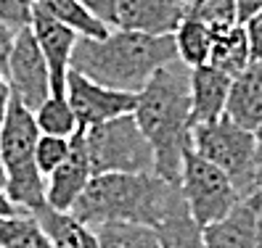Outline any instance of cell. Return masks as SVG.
<instances>
[{
  "instance_id": "cell-1",
  "label": "cell",
  "mask_w": 262,
  "mask_h": 248,
  "mask_svg": "<svg viewBox=\"0 0 262 248\" xmlns=\"http://www.w3.org/2000/svg\"><path fill=\"white\" fill-rule=\"evenodd\" d=\"M180 209H186L180 185L167 182L157 172H141L96 175L72 214L93 230L101 225H146L157 230Z\"/></svg>"
},
{
  "instance_id": "cell-2",
  "label": "cell",
  "mask_w": 262,
  "mask_h": 248,
  "mask_svg": "<svg viewBox=\"0 0 262 248\" xmlns=\"http://www.w3.org/2000/svg\"><path fill=\"white\" fill-rule=\"evenodd\" d=\"M135 119L154 148L157 175L180 185L183 156L191 148V69L183 61L162 66L138 92Z\"/></svg>"
},
{
  "instance_id": "cell-3",
  "label": "cell",
  "mask_w": 262,
  "mask_h": 248,
  "mask_svg": "<svg viewBox=\"0 0 262 248\" xmlns=\"http://www.w3.org/2000/svg\"><path fill=\"white\" fill-rule=\"evenodd\" d=\"M178 61L175 37H151L130 29H109L103 37L77 40L72 69L98 85L122 92H141L162 66Z\"/></svg>"
},
{
  "instance_id": "cell-4",
  "label": "cell",
  "mask_w": 262,
  "mask_h": 248,
  "mask_svg": "<svg viewBox=\"0 0 262 248\" xmlns=\"http://www.w3.org/2000/svg\"><path fill=\"white\" fill-rule=\"evenodd\" d=\"M35 111L11 95L6 116L0 121V164H3V190L24 211L45 206V177L35 164V148L40 140Z\"/></svg>"
},
{
  "instance_id": "cell-5",
  "label": "cell",
  "mask_w": 262,
  "mask_h": 248,
  "mask_svg": "<svg viewBox=\"0 0 262 248\" xmlns=\"http://www.w3.org/2000/svg\"><path fill=\"white\" fill-rule=\"evenodd\" d=\"M90 169L96 175H141L157 172V159L135 114L82 130Z\"/></svg>"
},
{
  "instance_id": "cell-6",
  "label": "cell",
  "mask_w": 262,
  "mask_h": 248,
  "mask_svg": "<svg viewBox=\"0 0 262 248\" xmlns=\"http://www.w3.org/2000/svg\"><path fill=\"white\" fill-rule=\"evenodd\" d=\"M191 145L199 156L220 166L244 198L257 193V132L223 116L209 124H196L191 130Z\"/></svg>"
},
{
  "instance_id": "cell-7",
  "label": "cell",
  "mask_w": 262,
  "mask_h": 248,
  "mask_svg": "<svg viewBox=\"0 0 262 248\" xmlns=\"http://www.w3.org/2000/svg\"><path fill=\"white\" fill-rule=\"evenodd\" d=\"M180 193H183V201H186L188 214L202 230L228 216L244 198L233 185V180L220 166H214L204 156H199L193 145L183 156Z\"/></svg>"
},
{
  "instance_id": "cell-8",
  "label": "cell",
  "mask_w": 262,
  "mask_h": 248,
  "mask_svg": "<svg viewBox=\"0 0 262 248\" xmlns=\"http://www.w3.org/2000/svg\"><path fill=\"white\" fill-rule=\"evenodd\" d=\"M6 82L11 87V95L21 101L29 111H37L51 98V71L35 40L32 27L21 29L16 35V45H13L8 71H6Z\"/></svg>"
},
{
  "instance_id": "cell-9",
  "label": "cell",
  "mask_w": 262,
  "mask_h": 248,
  "mask_svg": "<svg viewBox=\"0 0 262 248\" xmlns=\"http://www.w3.org/2000/svg\"><path fill=\"white\" fill-rule=\"evenodd\" d=\"M67 101L77 116L80 130H90L96 124L112 121L117 116L135 114L138 92H122L114 87L98 85L93 80H88L85 74L72 69L67 80Z\"/></svg>"
},
{
  "instance_id": "cell-10",
  "label": "cell",
  "mask_w": 262,
  "mask_h": 248,
  "mask_svg": "<svg viewBox=\"0 0 262 248\" xmlns=\"http://www.w3.org/2000/svg\"><path fill=\"white\" fill-rule=\"evenodd\" d=\"M191 13V0H117V29L169 37Z\"/></svg>"
},
{
  "instance_id": "cell-11",
  "label": "cell",
  "mask_w": 262,
  "mask_h": 248,
  "mask_svg": "<svg viewBox=\"0 0 262 248\" xmlns=\"http://www.w3.org/2000/svg\"><path fill=\"white\" fill-rule=\"evenodd\" d=\"M32 32L45 56V64L51 71V95H67V80L72 71V53L80 35L72 27L56 21L53 16L35 8L32 16Z\"/></svg>"
},
{
  "instance_id": "cell-12",
  "label": "cell",
  "mask_w": 262,
  "mask_h": 248,
  "mask_svg": "<svg viewBox=\"0 0 262 248\" xmlns=\"http://www.w3.org/2000/svg\"><path fill=\"white\" fill-rule=\"evenodd\" d=\"M207 248H262V193H252L220 222L204 227Z\"/></svg>"
},
{
  "instance_id": "cell-13",
  "label": "cell",
  "mask_w": 262,
  "mask_h": 248,
  "mask_svg": "<svg viewBox=\"0 0 262 248\" xmlns=\"http://www.w3.org/2000/svg\"><path fill=\"white\" fill-rule=\"evenodd\" d=\"M90 180H93V169H90V159L80 130L77 135H72V151L67 161L45 177V204L56 211H72Z\"/></svg>"
},
{
  "instance_id": "cell-14",
  "label": "cell",
  "mask_w": 262,
  "mask_h": 248,
  "mask_svg": "<svg viewBox=\"0 0 262 248\" xmlns=\"http://www.w3.org/2000/svg\"><path fill=\"white\" fill-rule=\"evenodd\" d=\"M230 77L209 64L191 69V124H209L225 116Z\"/></svg>"
},
{
  "instance_id": "cell-15",
  "label": "cell",
  "mask_w": 262,
  "mask_h": 248,
  "mask_svg": "<svg viewBox=\"0 0 262 248\" xmlns=\"http://www.w3.org/2000/svg\"><path fill=\"white\" fill-rule=\"evenodd\" d=\"M225 116L249 132L262 130V64L259 61H252L238 77H233Z\"/></svg>"
},
{
  "instance_id": "cell-16",
  "label": "cell",
  "mask_w": 262,
  "mask_h": 248,
  "mask_svg": "<svg viewBox=\"0 0 262 248\" xmlns=\"http://www.w3.org/2000/svg\"><path fill=\"white\" fill-rule=\"evenodd\" d=\"M53 248H101L93 227L80 222L72 211H56L48 204L32 211Z\"/></svg>"
},
{
  "instance_id": "cell-17",
  "label": "cell",
  "mask_w": 262,
  "mask_h": 248,
  "mask_svg": "<svg viewBox=\"0 0 262 248\" xmlns=\"http://www.w3.org/2000/svg\"><path fill=\"white\" fill-rule=\"evenodd\" d=\"M249 64H252V51H249V40H246L244 24L228 29L223 35H214L209 66L220 69L223 74H228L230 80H233V77H238Z\"/></svg>"
},
{
  "instance_id": "cell-18",
  "label": "cell",
  "mask_w": 262,
  "mask_h": 248,
  "mask_svg": "<svg viewBox=\"0 0 262 248\" xmlns=\"http://www.w3.org/2000/svg\"><path fill=\"white\" fill-rule=\"evenodd\" d=\"M172 37H175L178 61H183L188 69L209 64L212 45H214V32H212L207 24H202L196 16H191V13H188Z\"/></svg>"
},
{
  "instance_id": "cell-19",
  "label": "cell",
  "mask_w": 262,
  "mask_h": 248,
  "mask_svg": "<svg viewBox=\"0 0 262 248\" xmlns=\"http://www.w3.org/2000/svg\"><path fill=\"white\" fill-rule=\"evenodd\" d=\"M35 8L53 16L56 21L72 27L77 35L82 37H103L112 27H106L101 19H96L85 6H80L77 0H32Z\"/></svg>"
},
{
  "instance_id": "cell-20",
  "label": "cell",
  "mask_w": 262,
  "mask_h": 248,
  "mask_svg": "<svg viewBox=\"0 0 262 248\" xmlns=\"http://www.w3.org/2000/svg\"><path fill=\"white\" fill-rule=\"evenodd\" d=\"M0 248H53L32 211L0 219Z\"/></svg>"
},
{
  "instance_id": "cell-21",
  "label": "cell",
  "mask_w": 262,
  "mask_h": 248,
  "mask_svg": "<svg viewBox=\"0 0 262 248\" xmlns=\"http://www.w3.org/2000/svg\"><path fill=\"white\" fill-rule=\"evenodd\" d=\"M96 235L101 248H162L159 232L146 225H101Z\"/></svg>"
},
{
  "instance_id": "cell-22",
  "label": "cell",
  "mask_w": 262,
  "mask_h": 248,
  "mask_svg": "<svg viewBox=\"0 0 262 248\" xmlns=\"http://www.w3.org/2000/svg\"><path fill=\"white\" fill-rule=\"evenodd\" d=\"M35 121L42 135H58V137H72L80 132V124L72 111V106L67 101V95H51L37 111H35Z\"/></svg>"
},
{
  "instance_id": "cell-23",
  "label": "cell",
  "mask_w": 262,
  "mask_h": 248,
  "mask_svg": "<svg viewBox=\"0 0 262 248\" xmlns=\"http://www.w3.org/2000/svg\"><path fill=\"white\" fill-rule=\"evenodd\" d=\"M162 248H207L204 245V230L193 222L188 209H180L167 222L157 227Z\"/></svg>"
},
{
  "instance_id": "cell-24",
  "label": "cell",
  "mask_w": 262,
  "mask_h": 248,
  "mask_svg": "<svg viewBox=\"0 0 262 248\" xmlns=\"http://www.w3.org/2000/svg\"><path fill=\"white\" fill-rule=\"evenodd\" d=\"M191 16H196L202 24H207L214 35H223L228 29L241 24L236 0H193Z\"/></svg>"
},
{
  "instance_id": "cell-25",
  "label": "cell",
  "mask_w": 262,
  "mask_h": 248,
  "mask_svg": "<svg viewBox=\"0 0 262 248\" xmlns=\"http://www.w3.org/2000/svg\"><path fill=\"white\" fill-rule=\"evenodd\" d=\"M72 151V137H58V135H40L37 148H35V164L42 177H48L53 169H58L67 161Z\"/></svg>"
},
{
  "instance_id": "cell-26",
  "label": "cell",
  "mask_w": 262,
  "mask_h": 248,
  "mask_svg": "<svg viewBox=\"0 0 262 248\" xmlns=\"http://www.w3.org/2000/svg\"><path fill=\"white\" fill-rule=\"evenodd\" d=\"M32 16H35L32 0H0V21H6L16 32L32 27Z\"/></svg>"
},
{
  "instance_id": "cell-27",
  "label": "cell",
  "mask_w": 262,
  "mask_h": 248,
  "mask_svg": "<svg viewBox=\"0 0 262 248\" xmlns=\"http://www.w3.org/2000/svg\"><path fill=\"white\" fill-rule=\"evenodd\" d=\"M246 29V40H249V51H252V61L262 64V11L254 13L249 21H244Z\"/></svg>"
},
{
  "instance_id": "cell-28",
  "label": "cell",
  "mask_w": 262,
  "mask_h": 248,
  "mask_svg": "<svg viewBox=\"0 0 262 248\" xmlns=\"http://www.w3.org/2000/svg\"><path fill=\"white\" fill-rule=\"evenodd\" d=\"M80 6H85L96 19H101L106 27L114 29V16H117V0H77Z\"/></svg>"
},
{
  "instance_id": "cell-29",
  "label": "cell",
  "mask_w": 262,
  "mask_h": 248,
  "mask_svg": "<svg viewBox=\"0 0 262 248\" xmlns=\"http://www.w3.org/2000/svg\"><path fill=\"white\" fill-rule=\"evenodd\" d=\"M16 29H11L6 21H0V77L6 80V71H8V61L13 53V45H16Z\"/></svg>"
},
{
  "instance_id": "cell-30",
  "label": "cell",
  "mask_w": 262,
  "mask_h": 248,
  "mask_svg": "<svg viewBox=\"0 0 262 248\" xmlns=\"http://www.w3.org/2000/svg\"><path fill=\"white\" fill-rule=\"evenodd\" d=\"M236 3H238V19H241V24L249 21L254 13L262 11V0H236Z\"/></svg>"
},
{
  "instance_id": "cell-31",
  "label": "cell",
  "mask_w": 262,
  "mask_h": 248,
  "mask_svg": "<svg viewBox=\"0 0 262 248\" xmlns=\"http://www.w3.org/2000/svg\"><path fill=\"white\" fill-rule=\"evenodd\" d=\"M16 214H24V209L13 204L8 198V193L3 190V185H0V219H3V216H16Z\"/></svg>"
},
{
  "instance_id": "cell-32",
  "label": "cell",
  "mask_w": 262,
  "mask_h": 248,
  "mask_svg": "<svg viewBox=\"0 0 262 248\" xmlns=\"http://www.w3.org/2000/svg\"><path fill=\"white\" fill-rule=\"evenodd\" d=\"M8 103H11V87H8V82L3 80V77H0V121H3V116H6Z\"/></svg>"
},
{
  "instance_id": "cell-33",
  "label": "cell",
  "mask_w": 262,
  "mask_h": 248,
  "mask_svg": "<svg viewBox=\"0 0 262 248\" xmlns=\"http://www.w3.org/2000/svg\"><path fill=\"white\" fill-rule=\"evenodd\" d=\"M257 164L262 166V130L257 132Z\"/></svg>"
},
{
  "instance_id": "cell-34",
  "label": "cell",
  "mask_w": 262,
  "mask_h": 248,
  "mask_svg": "<svg viewBox=\"0 0 262 248\" xmlns=\"http://www.w3.org/2000/svg\"><path fill=\"white\" fill-rule=\"evenodd\" d=\"M257 193H262V166H259V172H257Z\"/></svg>"
},
{
  "instance_id": "cell-35",
  "label": "cell",
  "mask_w": 262,
  "mask_h": 248,
  "mask_svg": "<svg viewBox=\"0 0 262 248\" xmlns=\"http://www.w3.org/2000/svg\"><path fill=\"white\" fill-rule=\"evenodd\" d=\"M191 3H193V0H191Z\"/></svg>"
}]
</instances>
